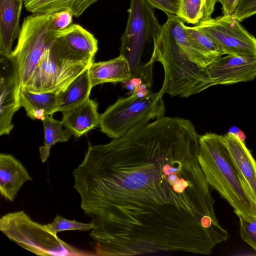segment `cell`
Segmentation results:
<instances>
[{
  "mask_svg": "<svg viewBox=\"0 0 256 256\" xmlns=\"http://www.w3.org/2000/svg\"><path fill=\"white\" fill-rule=\"evenodd\" d=\"M159 92L142 97L132 94L118 99L100 114L99 127L109 138H118L140 122L164 116L166 107Z\"/></svg>",
  "mask_w": 256,
  "mask_h": 256,
  "instance_id": "5b68a950",
  "label": "cell"
},
{
  "mask_svg": "<svg viewBox=\"0 0 256 256\" xmlns=\"http://www.w3.org/2000/svg\"><path fill=\"white\" fill-rule=\"evenodd\" d=\"M92 64L61 58L54 54L49 43L36 68L23 87L35 92L58 94Z\"/></svg>",
  "mask_w": 256,
  "mask_h": 256,
  "instance_id": "ba28073f",
  "label": "cell"
},
{
  "mask_svg": "<svg viewBox=\"0 0 256 256\" xmlns=\"http://www.w3.org/2000/svg\"><path fill=\"white\" fill-rule=\"evenodd\" d=\"M256 14V0H238L232 16L240 22Z\"/></svg>",
  "mask_w": 256,
  "mask_h": 256,
  "instance_id": "83f0119b",
  "label": "cell"
},
{
  "mask_svg": "<svg viewBox=\"0 0 256 256\" xmlns=\"http://www.w3.org/2000/svg\"><path fill=\"white\" fill-rule=\"evenodd\" d=\"M46 228L52 234L57 236L58 232L65 230L89 231L94 225L92 222L83 223L75 220H70L57 215L52 222L44 224Z\"/></svg>",
  "mask_w": 256,
  "mask_h": 256,
  "instance_id": "d4e9b609",
  "label": "cell"
},
{
  "mask_svg": "<svg viewBox=\"0 0 256 256\" xmlns=\"http://www.w3.org/2000/svg\"><path fill=\"white\" fill-rule=\"evenodd\" d=\"M222 6L223 15H232L238 3V0H218Z\"/></svg>",
  "mask_w": 256,
  "mask_h": 256,
  "instance_id": "f546056e",
  "label": "cell"
},
{
  "mask_svg": "<svg viewBox=\"0 0 256 256\" xmlns=\"http://www.w3.org/2000/svg\"><path fill=\"white\" fill-rule=\"evenodd\" d=\"M161 28L154 8L146 0H130L120 55L127 60L132 75L145 64L142 60L146 50L150 46L154 48Z\"/></svg>",
  "mask_w": 256,
  "mask_h": 256,
  "instance_id": "8992f818",
  "label": "cell"
},
{
  "mask_svg": "<svg viewBox=\"0 0 256 256\" xmlns=\"http://www.w3.org/2000/svg\"><path fill=\"white\" fill-rule=\"evenodd\" d=\"M98 104L88 99L80 105L62 112V122L75 137L80 138L100 124Z\"/></svg>",
  "mask_w": 256,
  "mask_h": 256,
  "instance_id": "2e32d148",
  "label": "cell"
},
{
  "mask_svg": "<svg viewBox=\"0 0 256 256\" xmlns=\"http://www.w3.org/2000/svg\"><path fill=\"white\" fill-rule=\"evenodd\" d=\"M166 23L177 44L193 62L202 68L210 64L188 37L184 22L176 16L168 15Z\"/></svg>",
  "mask_w": 256,
  "mask_h": 256,
  "instance_id": "44dd1931",
  "label": "cell"
},
{
  "mask_svg": "<svg viewBox=\"0 0 256 256\" xmlns=\"http://www.w3.org/2000/svg\"><path fill=\"white\" fill-rule=\"evenodd\" d=\"M88 72L92 88L104 83L124 82L132 76L127 60L120 55L107 61L93 62Z\"/></svg>",
  "mask_w": 256,
  "mask_h": 256,
  "instance_id": "e0dca14e",
  "label": "cell"
},
{
  "mask_svg": "<svg viewBox=\"0 0 256 256\" xmlns=\"http://www.w3.org/2000/svg\"><path fill=\"white\" fill-rule=\"evenodd\" d=\"M51 14L25 18L10 57L16 68L19 84L24 86L38 64L54 34L50 29Z\"/></svg>",
  "mask_w": 256,
  "mask_h": 256,
  "instance_id": "52a82bcc",
  "label": "cell"
},
{
  "mask_svg": "<svg viewBox=\"0 0 256 256\" xmlns=\"http://www.w3.org/2000/svg\"><path fill=\"white\" fill-rule=\"evenodd\" d=\"M50 46L54 54L61 58L92 64L98 50V42L81 26L72 24L56 32Z\"/></svg>",
  "mask_w": 256,
  "mask_h": 256,
  "instance_id": "30bf717a",
  "label": "cell"
},
{
  "mask_svg": "<svg viewBox=\"0 0 256 256\" xmlns=\"http://www.w3.org/2000/svg\"><path fill=\"white\" fill-rule=\"evenodd\" d=\"M154 8L162 10L166 15L176 16L179 0H146Z\"/></svg>",
  "mask_w": 256,
  "mask_h": 256,
  "instance_id": "f1b7e54d",
  "label": "cell"
},
{
  "mask_svg": "<svg viewBox=\"0 0 256 256\" xmlns=\"http://www.w3.org/2000/svg\"><path fill=\"white\" fill-rule=\"evenodd\" d=\"M44 129V144L39 148L41 161L48 159L52 147L56 144L68 141L72 134L66 128L63 130L62 121L55 120L52 115L47 116L42 120Z\"/></svg>",
  "mask_w": 256,
  "mask_h": 256,
  "instance_id": "7402d4cb",
  "label": "cell"
},
{
  "mask_svg": "<svg viewBox=\"0 0 256 256\" xmlns=\"http://www.w3.org/2000/svg\"><path fill=\"white\" fill-rule=\"evenodd\" d=\"M228 132L235 134L242 140L244 142V140L246 138V136L244 133L240 130L237 126H232L230 128L229 132Z\"/></svg>",
  "mask_w": 256,
  "mask_h": 256,
  "instance_id": "1f68e13d",
  "label": "cell"
},
{
  "mask_svg": "<svg viewBox=\"0 0 256 256\" xmlns=\"http://www.w3.org/2000/svg\"><path fill=\"white\" fill-rule=\"evenodd\" d=\"M73 16L72 13L68 10H64L51 13L50 24L51 30L56 34L67 28L72 24Z\"/></svg>",
  "mask_w": 256,
  "mask_h": 256,
  "instance_id": "4316f807",
  "label": "cell"
},
{
  "mask_svg": "<svg viewBox=\"0 0 256 256\" xmlns=\"http://www.w3.org/2000/svg\"><path fill=\"white\" fill-rule=\"evenodd\" d=\"M24 0H0V54L10 57L12 46L18 38L20 18Z\"/></svg>",
  "mask_w": 256,
  "mask_h": 256,
  "instance_id": "5bb4252c",
  "label": "cell"
},
{
  "mask_svg": "<svg viewBox=\"0 0 256 256\" xmlns=\"http://www.w3.org/2000/svg\"><path fill=\"white\" fill-rule=\"evenodd\" d=\"M92 88L88 68L76 78L64 91L57 94L58 112H62L86 102L89 98Z\"/></svg>",
  "mask_w": 256,
  "mask_h": 256,
  "instance_id": "d6986e66",
  "label": "cell"
},
{
  "mask_svg": "<svg viewBox=\"0 0 256 256\" xmlns=\"http://www.w3.org/2000/svg\"><path fill=\"white\" fill-rule=\"evenodd\" d=\"M223 139L241 181L256 203V160L235 134L228 132Z\"/></svg>",
  "mask_w": 256,
  "mask_h": 256,
  "instance_id": "4fadbf2b",
  "label": "cell"
},
{
  "mask_svg": "<svg viewBox=\"0 0 256 256\" xmlns=\"http://www.w3.org/2000/svg\"><path fill=\"white\" fill-rule=\"evenodd\" d=\"M204 70L213 86L248 82L256 78V56L227 55Z\"/></svg>",
  "mask_w": 256,
  "mask_h": 256,
  "instance_id": "7c38bea8",
  "label": "cell"
},
{
  "mask_svg": "<svg viewBox=\"0 0 256 256\" xmlns=\"http://www.w3.org/2000/svg\"><path fill=\"white\" fill-rule=\"evenodd\" d=\"M196 26L212 39L224 54L256 56V38L232 15L202 20Z\"/></svg>",
  "mask_w": 256,
  "mask_h": 256,
  "instance_id": "9c48e42d",
  "label": "cell"
},
{
  "mask_svg": "<svg viewBox=\"0 0 256 256\" xmlns=\"http://www.w3.org/2000/svg\"><path fill=\"white\" fill-rule=\"evenodd\" d=\"M205 0H179L178 16L184 23L198 24L204 12Z\"/></svg>",
  "mask_w": 256,
  "mask_h": 256,
  "instance_id": "cb8c5ba5",
  "label": "cell"
},
{
  "mask_svg": "<svg viewBox=\"0 0 256 256\" xmlns=\"http://www.w3.org/2000/svg\"><path fill=\"white\" fill-rule=\"evenodd\" d=\"M198 158L210 186L228 202L236 216L256 218V203L240 180L223 136L212 132L200 136Z\"/></svg>",
  "mask_w": 256,
  "mask_h": 256,
  "instance_id": "7a4b0ae2",
  "label": "cell"
},
{
  "mask_svg": "<svg viewBox=\"0 0 256 256\" xmlns=\"http://www.w3.org/2000/svg\"><path fill=\"white\" fill-rule=\"evenodd\" d=\"M21 106L31 119L44 120L47 116L58 112V94L52 92H35L24 87L20 89Z\"/></svg>",
  "mask_w": 256,
  "mask_h": 256,
  "instance_id": "ac0fdd59",
  "label": "cell"
},
{
  "mask_svg": "<svg viewBox=\"0 0 256 256\" xmlns=\"http://www.w3.org/2000/svg\"><path fill=\"white\" fill-rule=\"evenodd\" d=\"M242 239L256 251V218L240 217Z\"/></svg>",
  "mask_w": 256,
  "mask_h": 256,
  "instance_id": "484cf974",
  "label": "cell"
},
{
  "mask_svg": "<svg viewBox=\"0 0 256 256\" xmlns=\"http://www.w3.org/2000/svg\"><path fill=\"white\" fill-rule=\"evenodd\" d=\"M185 30L189 38L210 64L224 54L212 39L196 26H186Z\"/></svg>",
  "mask_w": 256,
  "mask_h": 256,
  "instance_id": "603a6c76",
  "label": "cell"
},
{
  "mask_svg": "<svg viewBox=\"0 0 256 256\" xmlns=\"http://www.w3.org/2000/svg\"><path fill=\"white\" fill-rule=\"evenodd\" d=\"M98 0H24L26 10L33 14H51L68 10L74 16H80Z\"/></svg>",
  "mask_w": 256,
  "mask_h": 256,
  "instance_id": "ffe728a7",
  "label": "cell"
},
{
  "mask_svg": "<svg viewBox=\"0 0 256 256\" xmlns=\"http://www.w3.org/2000/svg\"><path fill=\"white\" fill-rule=\"evenodd\" d=\"M150 60L162 64L164 80L158 92L163 96L187 98L214 86L204 68L193 62L180 48L168 24L162 25Z\"/></svg>",
  "mask_w": 256,
  "mask_h": 256,
  "instance_id": "3957f363",
  "label": "cell"
},
{
  "mask_svg": "<svg viewBox=\"0 0 256 256\" xmlns=\"http://www.w3.org/2000/svg\"><path fill=\"white\" fill-rule=\"evenodd\" d=\"M0 230L12 241L42 256L83 255L80 250L33 221L24 211L8 213L0 219Z\"/></svg>",
  "mask_w": 256,
  "mask_h": 256,
  "instance_id": "277c9868",
  "label": "cell"
},
{
  "mask_svg": "<svg viewBox=\"0 0 256 256\" xmlns=\"http://www.w3.org/2000/svg\"><path fill=\"white\" fill-rule=\"evenodd\" d=\"M216 2V0H205L204 16L202 20L211 18Z\"/></svg>",
  "mask_w": 256,
  "mask_h": 256,
  "instance_id": "4dcf8cb0",
  "label": "cell"
},
{
  "mask_svg": "<svg viewBox=\"0 0 256 256\" xmlns=\"http://www.w3.org/2000/svg\"><path fill=\"white\" fill-rule=\"evenodd\" d=\"M0 136L8 134L14 128L12 120L21 107L16 64L10 57L0 56Z\"/></svg>",
  "mask_w": 256,
  "mask_h": 256,
  "instance_id": "8fae6325",
  "label": "cell"
},
{
  "mask_svg": "<svg viewBox=\"0 0 256 256\" xmlns=\"http://www.w3.org/2000/svg\"><path fill=\"white\" fill-rule=\"evenodd\" d=\"M32 178L22 164L10 154H0V192L13 202L22 185Z\"/></svg>",
  "mask_w": 256,
  "mask_h": 256,
  "instance_id": "9a60e30c",
  "label": "cell"
},
{
  "mask_svg": "<svg viewBox=\"0 0 256 256\" xmlns=\"http://www.w3.org/2000/svg\"><path fill=\"white\" fill-rule=\"evenodd\" d=\"M144 120L103 144H88L74 188L94 225L96 254L209 255L223 238L198 156L200 136L178 117Z\"/></svg>",
  "mask_w": 256,
  "mask_h": 256,
  "instance_id": "6da1fadb",
  "label": "cell"
}]
</instances>
